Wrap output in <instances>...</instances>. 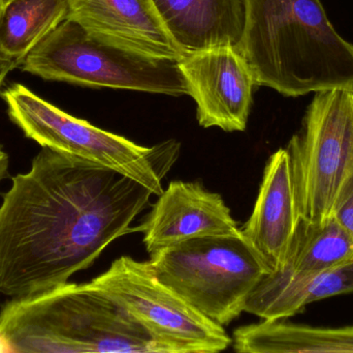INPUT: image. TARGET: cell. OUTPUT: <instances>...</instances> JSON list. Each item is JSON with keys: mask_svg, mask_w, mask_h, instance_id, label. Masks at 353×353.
Listing matches in <instances>:
<instances>
[{"mask_svg": "<svg viewBox=\"0 0 353 353\" xmlns=\"http://www.w3.org/2000/svg\"><path fill=\"white\" fill-rule=\"evenodd\" d=\"M68 18V0H10L0 8V50L19 68Z\"/></svg>", "mask_w": 353, "mask_h": 353, "instance_id": "obj_17", "label": "cell"}, {"mask_svg": "<svg viewBox=\"0 0 353 353\" xmlns=\"http://www.w3.org/2000/svg\"><path fill=\"white\" fill-rule=\"evenodd\" d=\"M286 151L301 219L331 217L342 184L353 173V89L315 93Z\"/></svg>", "mask_w": 353, "mask_h": 353, "instance_id": "obj_7", "label": "cell"}, {"mask_svg": "<svg viewBox=\"0 0 353 353\" xmlns=\"http://www.w3.org/2000/svg\"><path fill=\"white\" fill-rule=\"evenodd\" d=\"M153 193L92 162L41 147L0 203V294L29 298L68 283L132 223Z\"/></svg>", "mask_w": 353, "mask_h": 353, "instance_id": "obj_1", "label": "cell"}, {"mask_svg": "<svg viewBox=\"0 0 353 353\" xmlns=\"http://www.w3.org/2000/svg\"><path fill=\"white\" fill-rule=\"evenodd\" d=\"M240 353H353V325L315 327L281 321H263L234 332Z\"/></svg>", "mask_w": 353, "mask_h": 353, "instance_id": "obj_15", "label": "cell"}, {"mask_svg": "<svg viewBox=\"0 0 353 353\" xmlns=\"http://www.w3.org/2000/svg\"><path fill=\"white\" fill-rule=\"evenodd\" d=\"M8 1H10V0H0V8H2V6L8 3Z\"/></svg>", "mask_w": 353, "mask_h": 353, "instance_id": "obj_21", "label": "cell"}, {"mask_svg": "<svg viewBox=\"0 0 353 353\" xmlns=\"http://www.w3.org/2000/svg\"><path fill=\"white\" fill-rule=\"evenodd\" d=\"M332 216L343 228L353 244V173L342 184L334 202Z\"/></svg>", "mask_w": 353, "mask_h": 353, "instance_id": "obj_18", "label": "cell"}, {"mask_svg": "<svg viewBox=\"0 0 353 353\" xmlns=\"http://www.w3.org/2000/svg\"><path fill=\"white\" fill-rule=\"evenodd\" d=\"M178 64L196 103L199 126L245 131L256 84L240 51L232 46L210 48L185 54Z\"/></svg>", "mask_w": 353, "mask_h": 353, "instance_id": "obj_9", "label": "cell"}, {"mask_svg": "<svg viewBox=\"0 0 353 353\" xmlns=\"http://www.w3.org/2000/svg\"><path fill=\"white\" fill-rule=\"evenodd\" d=\"M134 232L144 233L151 257L185 240L236 236L240 228L219 194L205 190L199 182L174 180Z\"/></svg>", "mask_w": 353, "mask_h": 353, "instance_id": "obj_10", "label": "cell"}, {"mask_svg": "<svg viewBox=\"0 0 353 353\" xmlns=\"http://www.w3.org/2000/svg\"><path fill=\"white\" fill-rule=\"evenodd\" d=\"M150 258L163 284L221 327L244 312L247 296L267 273L240 233L185 240Z\"/></svg>", "mask_w": 353, "mask_h": 353, "instance_id": "obj_6", "label": "cell"}, {"mask_svg": "<svg viewBox=\"0 0 353 353\" xmlns=\"http://www.w3.org/2000/svg\"><path fill=\"white\" fill-rule=\"evenodd\" d=\"M353 292V258L333 269L282 285L257 283L247 296L244 312L263 321H281L308 305Z\"/></svg>", "mask_w": 353, "mask_h": 353, "instance_id": "obj_16", "label": "cell"}, {"mask_svg": "<svg viewBox=\"0 0 353 353\" xmlns=\"http://www.w3.org/2000/svg\"><path fill=\"white\" fill-rule=\"evenodd\" d=\"M19 68L46 81L161 95H189L178 60L154 57L99 37L68 18Z\"/></svg>", "mask_w": 353, "mask_h": 353, "instance_id": "obj_4", "label": "cell"}, {"mask_svg": "<svg viewBox=\"0 0 353 353\" xmlns=\"http://www.w3.org/2000/svg\"><path fill=\"white\" fill-rule=\"evenodd\" d=\"M68 18L87 30L147 55L180 60L152 0H68Z\"/></svg>", "mask_w": 353, "mask_h": 353, "instance_id": "obj_12", "label": "cell"}, {"mask_svg": "<svg viewBox=\"0 0 353 353\" xmlns=\"http://www.w3.org/2000/svg\"><path fill=\"white\" fill-rule=\"evenodd\" d=\"M89 284L125 311L163 353H216L232 345L223 327L157 278L150 260L120 257Z\"/></svg>", "mask_w": 353, "mask_h": 353, "instance_id": "obj_8", "label": "cell"}, {"mask_svg": "<svg viewBox=\"0 0 353 353\" xmlns=\"http://www.w3.org/2000/svg\"><path fill=\"white\" fill-rule=\"evenodd\" d=\"M8 168H10V155L0 144V182L8 176Z\"/></svg>", "mask_w": 353, "mask_h": 353, "instance_id": "obj_20", "label": "cell"}, {"mask_svg": "<svg viewBox=\"0 0 353 353\" xmlns=\"http://www.w3.org/2000/svg\"><path fill=\"white\" fill-rule=\"evenodd\" d=\"M157 14L183 53L232 46L245 24V0H152Z\"/></svg>", "mask_w": 353, "mask_h": 353, "instance_id": "obj_13", "label": "cell"}, {"mask_svg": "<svg viewBox=\"0 0 353 353\" xmlns=\"http://www.w3.org/2000/svg\"><path fill=\"white\" fill-rule=\"evenodd\" d=\"M8 115L26 138L41 147L61 151L123 174L159 196L163 180L180 155L174 139L152 147L107 132L62 111L21 83L0 93Z\"/></svg>", "mask_w": 353, "mask_h": 353, "instance_id": "obj_5", "label": "cell"}, {"mask_svg": "<svg viewBox=\"0 0 353 353\" xmlns=\"http://www.w3.org/2000/svg\"><path fill=\"white\" fill-rule=\"evenodd\" d=\"M0 344L19 353H163L150 336L90 284L68 283L0 311Z\"/></svg>", "mask_w": 353, "mask_h": 353, "instance_id": "obj_3", "label": "cell"}, {"mask_svg": "<svg viewBox=\"0 0 353 353\" xmlns=\"http://www.w3.org/2000/svg\"><path fill=\"white\" fill-rule=\"evenodd\" d=\"M300 220L290 155L280 149L268 160L254 209L240 228L267 273L283 267Z\"/></svg>", "mask_w": 353, "mask_h": 353, "instance_id": "obj_11", "label": "cell"}, {"mask_svg": "<svg viewBox=\"0 0 353 353\" xmlns=\"http://www.w3.org/2000/svg\"><path fill=\"white\" fill-rule=\"evenodd\" d=\"M353 258V244L333 216L321 222L301 219L283 267L265 273L263 285H282L333 269Z\"/></svg>", "mask_w": 353, "mask_h": 353, "instance_id": "obj_14", "label": "cell"}, {"mask_svg": "<svg viewBox=\"0 0 353 353\" xmlns=\"http://www.w3.org/2000/svg\"><path fill=\"white\" fill-rule=\"evenodd\" d=\"M14 68H18V64L14 60L10 59L0 50V93L2 90V85L6 81V77Z\"/></svg>", "mask_w": 353, "mask_h": 353, "instance_id": "obj_19", "label": "cell"}, {"mask_svg": "<svg viewBox=\"0 0 353 353\" xmlns=\"http://www.w3.org/2000/svg\"><path fill=\"white\" fill-rule=\"evenodd\" d=\"M238 50L255 84L285 97L353 89V45L334 28L321 0H245Z\"/></svg>", "mask_w": 353, "mask_h": 353, "instance_id": "obj_2", "label": "cell"}]
</instances>
